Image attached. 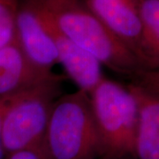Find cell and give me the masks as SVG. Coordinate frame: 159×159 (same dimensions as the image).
Wrapping results in <instances>:
<instances>
[{"instance_id": "1", "label": "cell", "mask_w": 159, "mask_h": 159, "mask_svg": "<svg viewBox=\"0 0 159 159\" xmlns=\"http://www.w3.org/2000/svg\"><path fill=\"white\" fill-rule=\"evenodd\" d=\"M63 34L102 66L133 78L145 70L136 55L117 38L83 0H29Z\"/></svg>"}, {"instance_id": "2", "label": "cell", "mask_w": 159, "mask_h": 159, "mask_svg": "<svg viewBox=\"0 0 159 159\" xmlns=\"http://www.w3.org/2000/svg\"><path fill=\"white\" fill-rule=\"evenodd\" d=\"M42 151L47 159H98L101 157L88 94L77 90L57 97L43 139Z\"/></svg>"}, {"instance_id": "3", "label": "cell", "mask_w": 159, "mask_h": 159, "mask_svg": "<svg viewBox=\"0 0 159 159\" xmlns=\"http://www.w3.org/2000/svg\"><path fill=\"white\" fill-rule=\"evenodd\" d=\"M89 97L100 142V157L136 159L138 109L128 87L104 77Z\"/></svg>"}, {"instance_id": "4", "label": "cell", "mask_w": 159, "mask_h": 159, "mask_svg": "<svg viewBox=\"0 0 159 159\" xmlns=\"http://www.w3.org/2000/svg\"><path fill=\"white\" fill-rule=\"evenodd\" d=\"M61 90V77L55 74L45 81L20 91L6 111L3 123V145L6 156L41 148L52 106Z\"/></svg>"}, {"instance_id": "5", "label": "cell", "mask_w": 159, "mask_h": 159, "mask_svg": "<svg viewBox=\"0 0 159 159\" xmlns=\"http://www.w3.org/2000/svg\"><path fill=\"white\" fill-rule=\"evenodd\" d=\"M16 42L27 59L40 70L52 72L55 65L58 64L55 43L37 9L29 0L20 2Z\"/></svg>"}, {"instance_id": "6", "label": "cell", "mask_w": 159, "mask_h": 159, "mask_svg": "<svg viewBox=\"0 0 159 159\" xmlns=\"http://www.w3.org/2000/svg\"><path fill=\"white\" fill-rule=\"evenodd\" d=\"M101 22L142 64V29L138 0H83Z\"/></svg>"}, {"instance_id": "7", "label": "cell", "mask_w": 159, "mask_h": 159, "mask_svg": "<svg viewBox=\"0 0 159 159\" xmlns=\"http://www.w3.org/2000/svg\"><path fill=\"white\" fill-rule=\"evenodd\" d=\"M34 7L37 9L46 29L55 43L58 64L62 65L69 78L78 87V90L89 95L104 78L102 72V64L90 53L63 34L36 6H34Z\"/></svg>"}, {"instance_id": "8", "label": "cell", "mask_w": 159, "mask_h": 159, "mask_svg": "<svg viewBox=\"0 0 159 159\" xmlns=\"http://www.w3.org/2000/svg\"><path fill=\"white\" fill-rule=\"evenodd\" d=\"M127 87L138 109L135 157L159 159V94L135 80Z\"/></svg>"}, {"instance_id": "9", "label": "cell", "mask_w": 159, "mask_h": 159, "mask_svg": "<svg viewBox=\"0 0 159 159\" xmlns=\"http://www.w3.org/2000/svg\"><path fill=\"white\" fill-rule=\"evenodd\" d=\"M54 75L33 66L16 41L0 49V97L32 88Z\"/></svg>"}, {"instance_id": "10", "label": "cell", "mask_w": 159, "mask_h": 159, "mask_svg": "<svg viewBox=\"0 0 159 159\" xmlns=\"http://www.w3.org/2000/svg\"><path fill=\"white\" fill-rule=\"evenodd\" d=\"M142 29V62L159 69V0H138Z\"/></svg>"}, {"instance_id": "11", "label": "cell", "mask_w": 159, "mask_h": 159, "mask_svg": "<svg viewBox=\"0 0 159 159\" xmlns=\"http://www.w3.org/2000/svg\"><path fill=\"white\" fill-rule=\"evenodd\" d=\"M19 0H0V49L16 41Z\"/></svg>"}, {"instance_id": "12", "label": "cell", "mask_w": 159, "mask_h": 159, "mask_svg": "<svg viewBox=\"0 0 159 159\" xmlns=\"http://www.w3.org/2000/svg\"><path fill=\"white\" fill-rule=\"evenodd\" d=\"M135 81L159 94V69L142 70L134 77Z\"/></svg>"}, {"instance_id": "13", "label": "cell", "mask_w": 159, "mask_h": 159, "mask_svg": "<svg viewBox=\"0 0 159 159\" xmlns=\"http://www.w3.org/2000/svg\"><path fill=\"white\" fill-rule=\"evenodd\" d=\"M17 93H19V92H17ZM17 93L10 95V96L0 97V159H6V157H7L6 151H5V148H4L3 138H2L4 118H5V115H6L7 109L9 107V105L11 104V102L13 100V98L17 95Z\"/></svg>"}, {"instance_id": "14", "label": "cell", "mask_w": 159, "mask_h": 159, "mask_svg": "<svg viewBox=\"0 0 159 159\" xmlns=\"http://www.w3.org/2000/svg\"><path fill=\"white\" fill-rule=\"evenodd\" d=\"M6 159H47L41 148H30L11 153Z\"/></svg>"}, {"instance_id": "15", "label": "cell", "mask_w": 159, "mask_h": 159, "mask_svg": "<svg viewBox=\"0 0 159 159\" xmlns=\"http://www.w3.org/2000/svg\"><path fill=\"white\" fill-rule=\"evenodd\" d=\"M98 159H132V158H109V157H99Z\"/></svg>"}]
</instances>
